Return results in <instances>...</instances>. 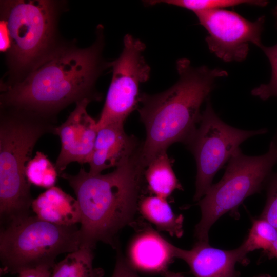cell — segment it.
<instances>
[{
    "instance_id": "obj_1",
    "label": "cell",
    "mask_w": 277,
    "mask_h": 277,
    "mask_svg": "<svg viewBox=\"0 0 277 277\" xmlns=\"http://www.w3.org/2000/svg\"><path fill=\"white\" fill-rule=\"evenodd\" d=\"M95 42L87 48L60 43L21 78L1 83V108L56 122V115L73 103L100 100L96 82L110 63L102 58V26L97 28Z\"/></svg>"
},
{
    "instance_id": "obj_2",
    "label": "cell",
    "mask_w": 277,
    "mask_h": 277,
    "mask_svg": "<svg viewBox=\"0 0 277 277\" xmlns=\"http://www.w3.org/2000/svg\"><path fill=\"white\" fill-rule=\"evenodd\" d=\"M176 69L179 78L170 88L158 94L140 95L138 110L146 138L138 156L145 168L171 144H186L200 123L201 105L214 89L215 80L228 75L220 68L193 67L186 58L177 61Z\"/></svg>"
},
{
    "instance_id": "obj_3",
    "label": "cell",
    "mask_w": 277,
    "mask_h": 277,
    "mask_svg": "<svg viewBox=\"0 0 277 277\" xmlns=\"http://www.w3.org/2000/svg\"><path fill=\"white\" fill-rule=\"evenodd\" d=\"M145 168L137 153L110 173L93 174L81 168L63 173L73 189L81 213L80 248L93 249L101 242L117 249V235L134 222Z\"/></svg>"
},
{
    "instance_id": "obj_4",
    "label": "cell",
    "mask_w": 277,
    "mask_h": 277,
    "mask_svg": "<svg viewBox=\"0 0 277 277\" xmlns=\"http://www.w3.org/2000/svg\"><path fill=\"white\" fill-rule=\"evenodd\" d=\"M56 122L33 113L1 108V227L30 216L34 199L26 167L38 140L45 134H53Z\"/></svg>"
},
{
    "instance_id": "obj_5",
    "label": "cell",
    "mask_w": 277,
    "mask_h": 277,
    "mask_svg": "<svg viewBox=\"0 0 277 277\" xmlns=\"http://www.w3.org/2000/svg\"><path fill=\"white\" fill-rule=\"evenodd\" d=\"M62 3L1 1V49L6 53L9 70L3 83L21 78L60 44L56 28Z\"/></svg>"
},
{
    "instance_id": "obj_6",
    "label": "cell",
    "mask_w": 277,
    "mask_h": 277,
    "mask_svg": "<svg viewBox=\"0 0 277 277\" xmlns=\"http://www.w3.org/2000/svg\"><path fill=\"white\" fill-rule=\"evenodd\" d=\"M80 228L63 226L30 215L1 227V274H18L42 266L53 267L60 254L80 248Z\"/></svg>"
},
{
    "instance_id": "obj_7",
    "label": "cell",
    "mask_w": 277,
    "mask_h": 277,
    "mask_svg": "<svg viewBox=\"0 0 277 277\" xmlns=\"http://www.w3.org/2000/svg\"><path fill=\"white\" fill-rule=\"evenodd\" d=\"M276 163L277 145L273 141L267 152L259 156L246 155L238 149L221 180L199 201L201 218L194 232L198 241L208 242L209 230L220 217L236 210L245 199L260 192Z\"/></svg>"
},
{
    "instance_id": "obj_8",
    "label": "cell",
    "mask_w": 277,
    "mask_h": 277,
    "mask_svg": "<svg viewBox=\"0 0 277 277\" xmlns=\"http://www.w3.org/2000/svg\"><path fill=\"white\" fill-rule=\"evenodd\" d=\"M200 125L186 143L196 164L195 201H200L211 187L217 172L247 139L265 133L266 129L243 130L231 127L216 115L207 100Z\"/></svg>"
},
{
    "instance_id": "obj_9",
    "label": "cell",
    "mask_w": 277,
    "mask_h": 277,
    "mask_svg": "<svg viewBox=\"0 0 277 277\" xmlns=\"http://www.w3.org/2000/svg\"><path fill=\"white\" fill-rule=\"evenodd\" d=\"M145 45L130 34L124 38L120 56L110 63L111 81L104 107L97 121V129L112 124H124L138 106L140 85L149 78L150 68L143 56Z\"/></svg>"
},
{
    "instance_id": "obj_10",
    "label": "cell",
    "mask_w": 277,
    "mask_h": 277,
    "mask_svg": "<svg viewBox=\"0 0 277 277\" xmlns=\"http://www.w3.org/2000/svg\"><path fill=\"white\" fill-rule=\"evenodd\" d=\"M207 31L205 41L209 50L226 62H241L248 53L250 43L261 48L265 16L249 21L234 11L224 9L194 13Z\"/></svg>"
},
{
    "instance_id": "obj_11",
    "label": "cell",
    "mask_w": 277,
    "mask_h": 277,
    "mask_svg": "<svg viewBox=\"0 0 277 277\" xmlns=\"http://www.w3.org/2000/svg\"><path fill=\"white\" fill-rule=\"evenodd\" d=\"M91 101L85 99L76 103L74 109L66 120L54 129L61 143V149L55 167L58 175L68 165L76 162L88 163L94 148L97 134V121L87 111Z\"/></svg>"
},
{
    "instance_id": "obj_12",
    "label": "cell",
    "mask_w": 277,
    "mask_h": 277,
    "mask_svg": "<svg viewBox=\"0 0 277 277\" xmlns=\"http://www.w3.org/2000/svg\"><path fill=\"white\" fill-rule=\"evenodd\" d=\"M140 225L130 239L125 259L136 272L163 275L175 258V246L150 225Z\"/></svg>"
},
{
    "instance_id": "obj_13",
    "label": "cell",
    "mask_w": 277,
    "mask_h": 277,
    "mask_svg": "<svg viewBox=\"0 0 277 277\" xmlns=\"http://www.w3.org/2000/svg\"><path fill=\"white\" fill-rule=\"evenodd\" d=\"M174 253L175 258L188 264L195 277H238L236 263H248V253L242 245L236 249L225 250L211 247L208 242L197 241L190 250L175 246Z\"/></svg>"
},
{
    "instance_id": "obj_14",
    "label": "cell",
    "mask_w": 277,
    "mask_h": 277,
    "mask_svg": "<svg viewBox=\"0 0 277 277\" xmlns=\"http://www.w3.org/2000/svg\"><path fill=\"white\" fill-rule=\"evenodd\" d=\"M140 145L134 136L125 133L123 124H112L101 127L98 129L88 163L89 172L98 174L105 169L124 164L137 153Z\"/></svg>"
},
{
    "instance_id": "obj_15",
    "label": "cell",
    "mask_w": 277,
    "mask_h": 277,
    "mask_svg": "<svg viewBox=\"0 0 277 277\" xmlns=\"http://www.w3.org/2000/svg\"><path fill=\"white\" fill-rule=\"evenodd\" d=\"M31 209L39 219L53 224L71 226L81 222L77 199L55 186L34 199Z\"/></svg>"
},
{
    "instance_id": "obj_16",
    "label": "cell",
    "mask_w": 277,
    "mask_h": 277,
    "mask_svg": "<svg viewBox=\"0 0 277 277\" xmlns=\"http://www.w3.org/2000/svg\"><path fill=\"white\" fill-rule=\"evenodd\" d=\"M138 210L142 217L154 225L157 231L166 232L177 238L183 235L184 217L173 212L167 199L155 195L143 197L139 201Z\"/></svg>"
},
{
    "instance_id": "obj_17",
    "label": "cell",
    "mask_w": 277,
    "mask_h": 277,
    "mask_svg": "<svg viewBox=\"0 0 277 277\" xmlns=\"http://www.w3.org/2000/svg\"><path fill=\"white\" fill-rule=\"evenodd\" d=\"M144 177L149 190L154 195L163 199L167 200L175 190L182 189L166 151L157 154L149 163Z\"/></svg>"
},
{
    "instance_id": "obj_18",
    "label": "cell",
    "mask_w": 277,
    "mask_h": 277,
    "mask_svg": "<svg viewBox=\"0 0 277 277\" xmlns=\"http://www.w3.org/2000/svg\"><path fill=\"white\" fill-rule=\"evenodd\" d=\"M93 249L80 248L67 253L52 268L50 277H103L104 271L94 267Z\"/></svg>"
},
{
    "instance_id": "obj_19",
    "label": "cell",
    "mask_w": 277,
    "mask_h": 277,
    "mask_svg": "<svg viewBox=\"0 0 277 277\" xmlns=\"http://www.w3.org/2000/svg\"><path fill=\"white\" fill-rule=\"evenodd\" d=\"M25 174L31 185L47 189L55 186L58 175L55 165L47 155L39 151L27 164Z\"/></svg>"
},
{
    "instance_id": "obj_20",
    "label": "cell",
    "mask_w": 277,
    "mask_h": 277,
    "mask_svg": "<svg viewBox=\"0 0 277 277\" xmlns=\"http://www.w3.org/2000/svg\"><path fill=\"white\" fill-rule=\"evenodd\" d=\"M146 3L149 5L165 3L184 8L195 13L199 11L235 7L242 4L265 7L268 4V2L253 0H163L149 1H146Z\"/></svg>"
},
{
    "instance_id": "obj_21",
    "label": "cell",
    "mask_w": 277,
    "mask_h": 277,
    "mask_svg": "<svg viewBox=\"0 0 277 277\" xmlns=\"http://www.w3.org/2000/svg\"><path fill=\"white\" fill-rule=\"evenodd\" d=\"M277 239V229L267 221L259 218L253 221L249 234L242 244L246 251L262 249L267 252Z\"/></svg>"
},
{
    "instance_id": "obj_22",
    "label": "cell",
    "mask_w": 277,
    "mask_h": 277,
    "mask_svg": "<svg viewBox=\"0 0 277 277\" xmlns=\"http://www.w3.org/2000/svg\"><path fill=\"white\" fill-rule=\"evenodd\" d=\"M268 57L271 66V77L269 83L261 84L251 91L253 96L263 100L277 97V44L271 47L263 46L261 48Z\"/></svg>"
},
{
    "instance_id": "obj_23",
    "label": "cell",
    "mask_w": 277,
    "mask_h": 277,
    "mask_svg": "<svg viewBox=\"0 0 277 277\" xmlns=\"http://www.w3.org/2000/svg\"><path fill=\"white\" fill-rule=\"evenodd\" d=\"M268 182L266 203L260 217L277 229V173L270 175Z\"/></svg>"
},
{
    "instance_id": "obj_24",
    "label": "cell",
    "mask_w": 277,
    "mask_h": 277,
    "mask_svg": "<svg viewBox=\"0 0 277 277\" xmlns=\"http://www.w3.org/2000/svg\"><path fill=\"white\" fill-rule=\"evenodd\" d=\"M111 277H140L137 272L127 263L124 256L118 248L116 263Z\"/></svg>"
},
{
    "instance_id": "obj_25",
    "label": "cell",
    "mask_w": 277,
    "mask_h": 277,
    "mask_svg": "<svg viewBox=\"0 0 277 277\" xmlns=\"http://www.w3.org/2000/svg\"><path fill=\"white\" fill-rule=\"evenodd\" d=\"M53 267L42 266L25 270L19 272L18 277H50Z\"/></svg>"
},
{
    "instance_id": "obj_26",
    "label": "cell",
    "mask_w": 277,
    "mask_h": 277,
    "mask_svg": "<svg viewBox=\"0 0 277 277\" xmlns=\"http://www.w3.org/2000/svg\"><path fill=\"white\" fill-rule=\"evenodd\" d=\"M266 254L270 259L274 258L277 259V239L272 243Z\"/></svg>"
},
{
    "instance_id": "obj_27",
    "label": "cell",
    "mask_w": 277,
    "mask_h": 277,
    "mask_svg": "<svg viewBox=\"0 0 277 277\" xmlns=\"http://www.w3.org/2000/svg\"><path fill=\"white\" fill-rule=\"evenodd\" d=\"M164 277H185L179 273H176L169 270L167 271L164 274Z\"/></svg>"
},
{
    "instance_id": "obj_28",
    "label": "cell",
    "mask_w": 277,
    "mask_h": 277,
    "mask_svg": "<svg viewBox=\"0 0 277 277\" xmlns=\"http://www.w3.org/2000/svg\"><path fill=\"white\" fill-rule=\"evenodd\" d=\"M273 14L275 19V27L277 28V5L275 6L274 9L272 11Z\"/></svg>"
},
{
    "instance_id": "obj_29",
    "label": "cell",
    "mask_w": 277,
    "mask_h": 277,
    "mask_svg": "<svg viewBox=\"0 0 277 277\" xmlns=\"http://www.w3.org/2000/svg\"><path fill=\"white\" fill-rule=\"evenodd\" d=\"M254 277H271V276L268 274H262L255 276Z\"/></svg>"
},
{
    "instance_id": "obj_30",
    "label": "cell",
    "mask_w": 277,
    "mask_h": 277,
    "mask_svg": "<svg viewBox=\"0 0 277 277\" xmlns=\"http://www.w3.org/2000/svg\"><path fill=\"white\" fill-rule=\"evenodd\" d=\"M273 141L274 142V143L277 145V133L276 134V136H275V138L273 140Z\"/></svg>"
}]
</instances>
